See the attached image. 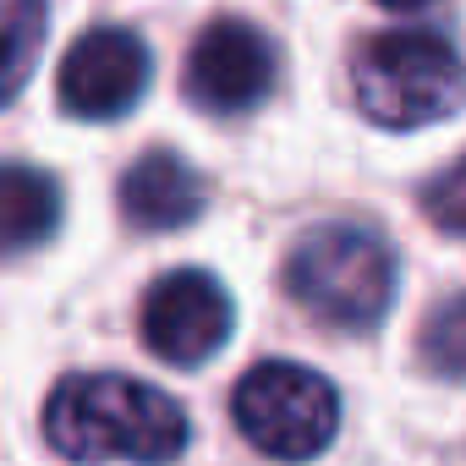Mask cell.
Listing matches in <instances>:
<instances>
[{
  "label": "cell",
  "instance_id": "4fadbf2b",
  "mask_svg": "<svg viewBox=\"0 0 466 466\" xmlns=\"http://www.w3.org/2000/svg\"><path fill=\"white\" fill-rule=\"evenodd\" d=\"M379 6H390V12H417V6H428V0H379Z\"/></svg>",
  "mask_w": 466,
  "mask_h": 466
},
{
  "label": "cell",
  "instance_id": "ba28073f",
  "mask_svg": "<svg viewBox=\"0 0 466 466\" xmlns=\"http://www.w3.org/2000/svg\"><path fill=\"white\" fill-rule=\"evenodd\" d=\"M203 203H208L203 176L181 154H170V148L143 154L121 176V214L137 230H181V225H192L203 214Z\"/></svg>",
  "mask_w": 466,
  "mask_h": 466
},
{
  "label": "cell",
  "instance_id": "9c48e42d",
  "mask_svg": "<svg viewBox=\"0 0 466 466\" xmlns=\"http://www.w3.org/2000/svg\"><path fill=\"white\" fill-rule=\"evenodd\" d=\"M61 225V187L39 165H0V258L39 248Z\"/></svg>",
  "mask_w": 466,
  "mask_h": 466
},
{
  "label": "cell",
  "instance_id": "30bf717a",
  "mask_svg": "<svg viewBox=\"0 0 466 466\" xmlns=\"http://www.w3.org/2000/svg\"><path fill=\"white\" fill-rule=\"evenodd\" d=\"M45 45V0H0V105L17 99Z\"/></svg>",
  "mask_w": 466,
  "mask_h": 466
},
{
  "label": "cell",
  "instance_id": "7c38bea8",
  "mask_svg": "<svg viewBox=\"0 0 466 466\" xmlns=\"http://www.w3.org/2000/svg\"><path fill=\"white\" fill-rule=\"evenodd\" d=\"M428 208H433V219H439L444 237H461V165H450V170L439 176V187H433Z\"/></svg>",
  "mask_w": 466,
  "mask_h": 466
},
{
  "label": "cell",
  "instance_id": "3957f363",
  "mask_svg": "<svg viewBox=\"0 0 466 466\" xmlns=\"http://www.w3.org/2000/svg\"><path fill=\"white\" fill-rule=\"evenodd\" d=\"M351 88L373 127H390V132L433 127L461 110V56L450 39L428 28L379 34L373 45H362L351 66Z\"/></svg>",
  "mask_w": 466,
  "mask_h": 466
},
{
  "label": "cell",
  "instance_id": "8992f818",
  "mask_svg": "<svg viewBox=\"0 0 466 466\" xmlns=\"http://www.w3.org/2000/svg\"><path fill=\"white\" fill-rule=\"evenodd\" d=\"M230 324H237V308H230L225 286L203 269L165 275L143 302V346L170 368L208 362L230 340Z\"/></svg>",
  "mask_w": 466,
  "mask_h": 466
},
{
  "label": "cell",
  "instance_id": "5b68a950",
  "mask_svg": "<svg viewBox=\"0 0 466 466\" xmlns=\"http://www.w3.org/2000/svg\"><path fill=\"white\" fill-rule=\"evenodd\" d=\"M275 45L242 23V17H219L198 34L187 56V99L214 110V116H248L269 99L275 88Z\"/></svg>",
  "mask_w": 466,
  "mask_h": 466
},
{
  "label": "cell",
  "instance_id": "52a82bcc",
  "mask_svg": "<svg viewBox=\"0 0 466 466\" xmlns=\"http://www.w3.org/2000/svg\"><path fill=\"white\" fill-rule=\"evenodd\" d=\"M148 88V45L132 28H94L83 34L56 77V99L83 121L127 116Z\"/></svg>",
  "mask_w": 466,
  "mask_h": 466
},
{
  "label": "cell",
  "instance_id": "8fae6325",
  "mask_svg": "<svg viewBox=\"0 0 466 466\" xmlns=\"http://www.w3.org/2000/svg\"><path fill=\"white\" fill-rule=\"evenodd\" d=\"M428 362H433L444 379H455V373H461V297L439 302L433 329H428Z\"/></svg>",
  "mask_w": 466,
  "mask_h": 466
},
{
  "label": "cell",
  "instance_id": "6da1fadb",
  "mask_svg": "<svg viewBox=\"0 0 466 466\" xmlns=\"http://www.w3.org/2000/svg\"><path fill=\"white\" fill-rule=\"evenodd\" d=\"M45 439L72 461L165 466L187 450V411L127 373H77L45 406Z\"/></svg>",
  "mask_w": 466,
  "mask_h": 466
},
{
  "label": "cell",
  "instance_id": "277c9868",
  "mask_svg": "<svg viewBox=\"0 0 466 466\" xmlns=\"http://www.w3.org/2000/svg\"><path fill=\"white\" fill-rule=\"evenodd\" d=\"M230 417L253 450L275 461H313L340 428V395L302 362H258L230 395Z\"/></svg>",
  "mask_w": 466,
  "mask_h": 466
},
{
  "label": "cell",
  "instance_id": "7a4b0ae2",
  "mask_svg": "<svg viewBox=\"0 0 466 466\" xmlns=\"http://www.w3.org/2000/svg\"><path fill=\"white\" fill-rule=\"evenodd\" d=\"M291 297L335 329H373L395 302V253L368 225H319L291 248Z\"/></svg>",
  "mask_w": 466,
  "mask_h": 466
}]
</instances>
